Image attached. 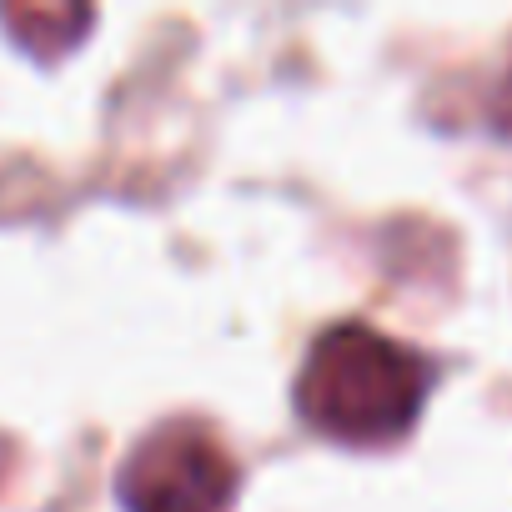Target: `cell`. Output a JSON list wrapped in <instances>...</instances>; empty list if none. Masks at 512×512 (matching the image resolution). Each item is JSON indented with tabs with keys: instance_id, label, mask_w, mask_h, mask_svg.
<instances>
[{
	"instance_id": "1",
	"label": "cell",
	"mask_w": 512,
	"mask_h": 512,
	"mask_svg": "<svg viewBox=\"0 0 512 512\" xmlns=\"http://www.w3.org/2000/svg\"><path fill=\"white\" fill-rule=\"evenodd\" d=\"M432 382V362L407 342L367 322H337L307 352L297 377V412L332 442L382 447L412 432Z\"/></svg>"
},
{
	"instance_id": "2",
	"label": "cell",
	"mask_w": 512,
	"mask_h": 512,
	"mask_svg": "<svg viewBox=\"0 0 512 512\" xmlns=\"http://www.w3.org/2000/svg\"><path fill=\"white\" fill-rule=\"evenodd\" d=\"M126 512H226L236 492L231 457L196 427L151 432L116 472Z\"/></svg>"
},
{
	"instance_id": "3",
	"label": "cell",
	"mask_w": 512,
	"mask_h": 512,
	"mask_svg": "<svg viewBox=\"0 0 512 512\" xmlns=\"http://www.w3.org/2000/svg\"><path fill=\"white\" fill-rule=\"evenodd\" d=\"M0 21H6V31L26 51L56 56V51L81 41V31L91 26V11L86 6H51V0H36V6H0Z\"/></svg>"
}]
</instances>
